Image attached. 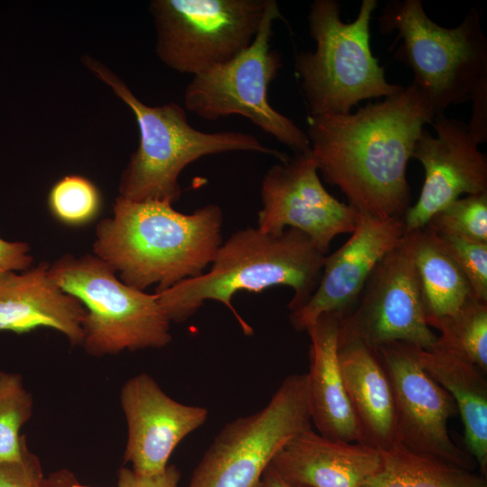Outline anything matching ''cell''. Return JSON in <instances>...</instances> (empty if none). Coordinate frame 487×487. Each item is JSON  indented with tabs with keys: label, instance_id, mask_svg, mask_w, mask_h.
Returning a JSON list of instances; mask_svg holds the SVG:
<instances>
[{
	"label": "cell",
	"instance_id": "6da1fadb",
	"mask_svg": "<svg viewBox=\"0 0 487 487\" xmlns=\"http://www.w3.org/2000/svg\"><path fill=\"white\" fill-rule=\"evenodd\" d=\"M434 110L412 82L354 113L308 115L310 152L325 181L343 192L359 214L402 216L410 189L407 164Z\"/></svg>",
	"mask_w": 487,
	"mask_h": 487
},
{
	"label": "cell",
	"instance_id": "7a4b0ae2",
	"mask_svg": "<svg viewBox=\"0 0 487 487\" xmlns=\"http://www.w3.org/2000/svg\"><path fill=\"white\" fill-rule=\"evenodd\" d=\"M223 211L208 204L190 214L169 200L133 201L118 196L113 216L96 228L93 252L125 284L155 293L197 277L222 244Z\"/></svg>",
	"mask_w": 487,
	"mask_h": 487
},
{
	"label": "cell",
	"instance_id": "3957f363",
	"mask_svg": "<svg viewBox=\"0 0 487 487\" xmlns=\"http://www.w3.org/2000/svg\"><path fill=\"white\" fill-rule=\"evenodd\" d=\"M326 256L298 229L287 228L272 234L247 227L222 243L208 271L155 294L170 323L186 322L205 301L215 300L232 312L245 335H252L253 327L232 304L234 295L286 286L293 291L288 308L297 310L316 290Z\"/></svg>",
	"mask_w": 487,
	"mask_h": 487
},
{
	"label": "cell",
	"instance_id": "277c9868",
	"mask_svg": "<svg viewBox=\"0 0 487 487\" xmlns=\"http://www.w3.org/2000/svg\"><path fill=\"white\" fill-rule=\"evenodd\" d=\"M83 62L130 107L138 124L139 146L119 181V196L124 198L169 200L173 204L182 193L179 178L184 168L212 154L253 152L275 157L280 162L289 158L247 133L199 131L188 123L186 110L179 105L148 106L106 66L87 55L83 56Z\"/></svg>",
	"mask_w": 487,
	"mask_h": 487
},
{
	"label": "cell",
	"instance_id": "5b68a950",
	"mask_svg": "<svg viewBox=\"0 0 487 487\" xmlns=\"http://www.w3.org/2000/svg\"><path fill=\"white\" fill-rule=\"evenodd\" d=\"M377 0H363L354 21L341 19L335 0H315L308 14L316 50L295 55L309 115L348 114L359 102L387 97L403 87L386 80L370 45V22Z\"/></svg>",
	"mask_w": 487,
	"mask_h": 487
},
{
	"label": "cell",
	"instance_id": "8992f818",
	"mask_svg": "<svg viewBox=\"0 0 487 487\" xmlns=\"http://www.w3.org/2000/svg\"><path fill=\"white\" fill-rule=\"evenodd\" d=\"M473 6L456 27L432 21L420 0L391 1L378 17L382 33L397 31L396 58L410 67L413 83L435 115L487 91V38Z\"/></svg>",
	"mask_w": 487,
	"mask_h": 487
},
{
	"label": "cell",
	"instance_id": "52a82bcc",
	"mask_svg": "<svg viewBox=\"0 0 487 487\" xmlns=\"http://www.w3.org/2000/svg\"><path fill=\"white\" fill-rule=\"evenodd\" d=\"M49 275L84 306L81 346L88 354L162 348L171 342V323L157 295L125 284L95 254H65L50 264Z\"/></svg>",
	"mask_w": 487,
	"mask_h": 487
},
{
	"label": "cell",
	"instance_id": "ba28073f",
	"mask_svg": "<svg viewBox=\"0 0 487 487\" xmlns=\"http://www.w3.org/2000/svg\"><path fill=\"white\" fill-rule=\"evenodd\" d=\"M279 19L283 16L277 1L266 0L253 42L230 60L193 76L184 91V106L208 121L242 115L278 142L303 152L310 149L306 132L268 99L269 85L282 67L281 55L271 46Z\"/></svg>",
	"mask_w": 487,
	"mask_h": 487
},
{
	"label": "cell",
	"instance_id": "9c48e42d",
	"mask_svg": "<svg viewBox=\"0 0 487 487\" xmlns=\"http://www.w3.org/2000/svg\"><path fill=\"white\" fill-rule=\"evenodd\" d=\"M311 425L307 373L290 374L265 407L225 425L188 487H260L275 455Z\"/></svg>",
	"mask_w": 487,
	"mask_h": 487
},
{
	"label": "cell",
	"instance_id": "30bf717a",
	"mask_svg": "<svg viewBox=\"0 0 487 487\" xmlns=\"http://www.w3.org/2000/svg\"><path fill=\"white\" fill-rule=\"evenodd\" d=\"M266 0H153L156 53L192 76L225 63L253 42Z\"/></svg>",
	"mask_w": 487,
	"mask_h": 487
},
{
	"label": "cell",
	"instance_id": "8fae6325",
	"mask_svg": "<svg viewBox=\"0 0 487 487\" xmlns=\"http://www.w3.org/2000/svg\"><path fill=\"white\" fill-rule=\"evenodd\" d=\"M414 247V231L406 233L378 262L356 305L340 319L338 341L375 349L393 342L434 348L438 335L426 321Z\"/></svg>",
	"mask_w": 487,
	"mask_h": 487
},
{
	"label": "cell",
	"instance_id": "7c38bea8",
	"mask_svg": "<svg viewBox=\"0 0 487 487\" xmlns=\"http://www.w3.org/2000/svg\"><path fill=\"white\" fill-rule=\"evenodd\" d=\"M418 346L393 342L377 348L394 394L399 444L407 449L474 471L473 456L449 436L448 420L457 413L449 395L422 367Z\"/></svg>",
	"mask_w": 487,
	"mask_h": 487
},
{
	"label": "cell",
	"instance_id": "4fadbf2b",
	"mask_svg": "<svg viewBox=\"0 0 487 487\" xmlns=\"http://www.w3.org/2000/svg\"><path fill=\"white\" fill-rule=\"evenodd\" d=\"M261 198L260 230L277 234L298 229L326 253L336 235L353 233L359 216L325 188L310 149L270 167L262 181Z\"/></svg>",
	"mask_w": 487,
	"mask_h": 487
},
{
	"label": "cell",
	"instance_id": "5bb4252c",
	"mask_svg": "<svg viewBox=\"0 0 487 487\" xmlns=\"http://www.w3.org/2000/svg\"><path fill=\"white\" fill-rule=\"evenodd\" d=\"M430 124L436 135L423 129L411 154L422 164L425 177L417 202L402 216L405 234L424 227L461 195L487 192V157L467 124L445 114L435 115Z\"/></svg>",
	"mask_w": 487,
	"mask_h": 487
},
{
	"label": "cell",
	"instance_id": "9a60e30c",
	"mask_svg": "<svg viewBox=\"0 0 487 487\" xmlns=\"http://www.w3.org/2000/svg\"><path fill=\"white\" fill-rule=\"evenodd\" d=\"M351 237L325 258L318 285L308 301L291 311L289 320L298 331H307L322 315L340 319L356 305L378 262L402 238V216L386 219L359 214Z\"/></svg>",
	"mask_w": 487,
	"mask_h": 487
},
{
	"label": "cell",
	"instance_id": "2e32d148",
	"mask_svg": "<svg viewBox=\"0 0 487 487\" xmlns=\"http://www.w3.org/2000/svg\"><path fill=\"white\" fill-rule=\"evenodd\" d=\"M120 403L127 424L124 461L138 475L162 472L176 446L208 417L207 409L173 400L144 372L124 383Z\"/></svg>",
	"mask_w": 487,
	"mask_h": 487
},
{
	"label": "cell",
	"instance_id": "e0dca14e",
	"mask_svg": "<svg viewBox=\"0 0 487 487\" xmlns=\"http://www.w3.org/2000/svg\"><path fill=\"white\" fill-rule=\"evenodd\" d=\"M270 465L286 481L304 487H363L381 467V450L328 438L312 427L293 436Z\"/></svg>",
	"mask_w": 487,
	"mask_h": 487
},
{
	"label": "cell",
	"instance_id": "ac0fdd59",
	"mask_svg": "<svg viewBox=\"0 0 487 487\" xmlns=\"http://www.w3.org/2000/svg\"><path fill=\"white\" fill-rule=\"evenodd\" d=\"M49 267L42 262L0 278V333L23 334L49 327L65 335L70 345H81L87 311L51 280Z\"/></svg>",
	"mask_w": 487,
	"mask_h": 487
},
{
	"label": "cell",
	"instance_id": "d6986e66",
	"mask_svg": "<svg viewBox=\"0 0 487 487\" xmlns=\"http://www.w3.org/2000/svg\"><path fill=\"white\" fill-rule=\"evenodd\" d=\"M339 322L337 316L322 315L307 330L310 338L307 382L311 422L328 438L364 444L340 372Z\"/></svg>",
	"mask_w": 487,
	"mask_h": 487
},
{
	"label": "cell",
	"instance_id": "ffe728a7",
	"mask_svg": "<svg viewBox=\"0 0 487 487\" xmlns=\"http://www.w3.org/2000/svg\"><path fill=\"white\" fill-rule=\"evenodd\" d=\"M343 382L365 445L387 450L399 444L394 394L377 349L360 341H338Z\"/></svg>",
	"mask_w": 487,
	"mask_h": 487
},
{
	"label": "cell",
	"instance_id": "44dd1931",
	"mask_svg": "<svg viewBox=\"0 0 487 487\" xmlns=\"http://www.w3.org/2000/svg\"><path fill=\"white\" fill-rule=\"evenodd\" d=\"M424 370L454 400L468 453L487 473V381L485 374L455 351L436 342L432 350L417 348Z\"/></svg>",
	"mask_w": 487,
	"mask_h": 487
},
{
	"label": "cell",
	"instance_id": "7402d4cb",
	"mask_svg": "<svg viewBox=\"0 0 487 487\" xmlns=\"http://www.w3.org/2000/svg\"><path fill=\"white\" fill-rule=\"evenodd\" d=\"M415 233V264L427 324L456 313L473 297L471 287L442 244L426 225Z\"/></svg>",
	"mask_w": 487,
	"mask_h": 487
},
{
	"label": "cell",
	"instance_id": "603a6c76",
	"mask_svg": "<svg viewBox=\"0 0 487 487\" xmlns=\"http://www.w3.org/2000/svg\"><path fill=\"white\" fill-rule=\"evenodd\" d=\"M381 470L363 487H487L486 476L401 445L381 450Z\"/></svg>",
	"mask_w": 487,
	"mask_h": 487
},
{
	"label": "cell",
	"instance_id": "cb8c5ba5",
	"mask_svg": "<svg viewBox=\"0 0 487 487\" xmlns=\"http://www.w3.org/2000/svg\"><path fill=\"white\" fill-rule=\"evenodd\" d=\"M437 342L463 355L487 373V302L469 298L452 316L433 320Z\"/></svg>",
	"mask_w": 487,
	"mask_h": 487
},
{
	"label": "cell",
	"instance_id": "d4e9b609",
	"mask_svg": "<svg viewBox=\"0 0 487 487\" xmlns=\"http://www.w3.org/2000/svg\"><path fill=\"white\" fill-rule=\"evenodd\" d=\"M33 399L19 373L0 371V463L22 458L25 435L21 427L32 418Z\"/></svg>",
	"mask_w": 487,
	"mask_h": 487
},
{
	"label": "cell",
	"instance_id": "484cf974",
	"mask_svg": "<svg viewBox=\"0 0 487 487\" xmlns=\"http://www.w3.org/2000/svg\"><path fill=\"white\" fill-rule=\"evenodd\" d=\"M47 205L58 222L70 227H80L96 219L102 208V195L87 178L67 175L51 188Z\"/></svg>",
	"mask_w": 487,
	"mask_h": 487
},
{
	"label": "cell",
	"instance_id": "4316f807",
	"mask_svg": "<svg viewBox=\"0 0 487 487\" xmlns=\"http://www.w3.org/2000/svg\"><path fill=\"white\" fill-rule=\"evenodd\" d=\"M427 225L437 233L487 243V192L459 198L436 213Z\"/></svg>",
	"mask_w": 487,
	"mask_h": 487
},
{
	"label": "cell",
	"instance_id": "83f0119b",
	"mask_svg": "<svg viewBox=\"0 0 487 487\" xmlns=\"http://www.w3.org/2000/svg\"><path fill=\"white\" fill-rule=\"evenodd\" d=\"M437 234L466 278L473 297L487 302V243L452 234Z\"/></svg>",
	"mask_w": 487,
	"mask_h": 487
},
{
	"label": "cell",
	"instance_id": "f1b7e54d",
	"mask_svg": "<svg viewBox=\"0 0 487 487\" xmlns=\"http://www.w3.org/2000/svg\"><path fill=\"white\" fill-rule=\"evenodd\" d=\"M0 487H47L41 463L27 445L23 444L22 458L0 463Z\"/></svg>",
	"mask_w": 487,
	"mask_h": 487
},
{
	"label": "cell",
	"instance_id": "f546056e",
	"mask_svg": "<svg viewBox=\"0 0 487 487\" xmlns=\"http://www.w3.org/2000/svg\"><path fill=\"white\" fill-rule=\"evenodd\" d=\"M181 473L175 464H168L156 474L138 475L132 469L121 467L117 472V487H178Z\"/></svg>",
	"mask_w": 487,
	"mask_h": 487
},
{
	"label": "cell",
	"instance_id": "4dcf8cb0",
	"mask_svg": "<svg viewBox=\"0 0 487 487\" xmlns=\"http://www.w3.org/2000/svg\"><path fill=\"white\" fill-rule=\"evenodd\" d=\"M33 257L26 242L0 238V278L12 271H23L32 266Z\"/></svg>",
	"mask_w": 487,
	"mask_h": 487
},
{
	"label": "cell",
	"instance_id": "1f68e13d",
	"mask_svg": "<svg viewBox=\"0 0 487 487\" xmlns=\"http://www.w3.org/2000/svg\"><path fill=\"white\" fill-rule=\"evenodd\" d=\"M76 480L75 474L65 468L52 472L46 476L47 487H71Z\"/></svg>",
	"mask_w": 487,
	"mask_h": 487
},
{
	"label": "cell",
	"instance_id": "d6a6232c",
	"mask_svg": "<svg viewBox=\"0 0 487 487\" xmlns=\"http://www.w3.org/2000/svg\"><path fill=\"white\" fill-rule=\"evenodd\" d=\"M260 487H304L284 480L271 465L265 470Z\"/></svg>",
	"mask_w": 487,
	"mask_h": 487
},
{
	"label": "cell",
	"instance_id": "836d02e7",
	"mask_svg": "<svg viewBox=\"0 0 487 487\" xmlns=\"http://www.w3.org/2000/svg\"><path fill=\"white\" fill-rule=\"evenodd\" d=\"M71 487H91V486H87V485H83L81 483H79V482L78 481V479L73 482L72 486Z\"/></svg>",
	"mask_w": 487,
	"mask_h": 487
}]
</instances>
